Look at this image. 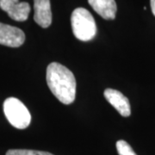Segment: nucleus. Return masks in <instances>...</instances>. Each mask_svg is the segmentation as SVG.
<instances>
[{"label":"nucleus","mask_w":155,"mask_h":155,"mask_svg":"<svg viewBox=\"0 0 155 155\" xmlns=\"http://www.w3.org/2000/svg\"><path fill=\"white\" fill-rule=\"evenodd\" d=\"M47 84L52 93L64 104H71L76 97V79L67 67L52 62L47 67Z\"/></svg>","instance_id":"f257e3e1"},{"label":"nucleus","mask_w":155,"mask_h":155,"mask_svg":"<svg viewBox=\"0 0 155 155\" xmlns=\"http://www.w3.org/2000/svg\"><path fill=\"white\" fill-rule=\"evenodd\" d=\"M71 23L72 33L79 41H89L96 36L97 25L94 17L86 9L79 7L72 11Z\"/></svg>","instance_id":"f03ea898"},{"label":"nucleus","mask_w":155,"mask_h":155,"mask_svg":"<svg viewBox=\"0 0 155 155\" xmlns=\"http://www.w3.org/2000/svg\"><path fill=\"white\" fill-rule=\"evenodd\" d=\"M4 113L8 122L18 129L28 127L31 122V115L27 107L16 97H8L4 102Z\"/></svg>","instance_id":"7ed1b4c3"},{"label":"nucleus","mask_w":155,"mask_h":155,"mask_svg":"<svg viewBox=\"0 0 155 155\" xmlns=\"http://www.w3.org/2000/svg\"><path fill=\"white\" fill-rule=\"evenodd\" d=\"M0 9L5 11L12 20L24 22L28 19L30 5L27 2L19 0H0Z\"/></svg>","instance_id":"20e7f679"},{"label":"nucleus","mask_w":155,"mask_h":155,"mask_svg":"<svg viewBox=\"0 0 155 155\" xmlns=\"http://www.w3.org/2000/svg\"><path fill=\"white\" fill-rule=\"evenodd\" d=\"M25 41V34L19 28L0 22V44L19 48Z\"/></svg>","instance_id":"39448f33"},{"label":"nucleus","mask_w":155,"mask_h":155,"mask_svg":"<svg viewBox=\"0 0 155 155\" xmlns=\"http://www.w3.org/2000/svg\"><path fill=\"white\" fill-rule=\"evenodd\" d=\"M104 97L113 106L118 113L123 117H127L131 115L130 104L122 92L114 89H106L104 91Z\"/></svg>","instance_id":"423d86ee"},{"label":"nucleus","mask_w":155,"mask_h":155,"mask_svg":"<svg viewBox=\"0 0 155 155\" xmlns=\"http://www.w3.org/2000/svg\"><path fill=\"white\" fill-rule=\"evenodd\" d=\"M34 20L41 28H47L52 23L50 0H34Z\"/></svg>","instance_id":"0eeeda50"},{"label":"nucleus","mask_w":155,"mask_h":155,"mask_svg":"<svg viewBox=\"0 0 155 155\" xmlns=\"http://www.w3.org/2000/svg\"><path fill=\"white\" fill-rule=\"evenodd\" d=\"M90 5L105 20L116 18L117 6L115 0H88Z\"/></svg>","instance_id":"6e6552de"},{"label":"nucleus","mask_w":155,"mask_h":155,"mask_svg":"<svg viewBox=\"0 0 155 155\" xmlns=\"http://www.w3.org/2000/svg\"><path fill=\"white\" fill-rule=\"evenodd\" d=\"M116 149L119 155H137L132 149L130 145L125 140H118L116 142Z\"/></svg>","instance_id":"1a4fd4ad"},{"label":"nucleus","mask_w":155,"mask_h":155,"mask_svg":"<svg viewBox=\"0 0 155 155\" xmlns=\"http://www.w3.org/2000/svg\"><path fill=\"white\" fill-rule=\"evenodd\" d=\"M5 155H54L48 152L35 151L27 149H11L9 150Z\"/></svg>","instance_id":"9d476101"},{"label":"nucleus","mask_w":155,"mask_h":155,"mask_svg":"<svg viewBox=\"0 0 155 155\" xmlns=\"http://www.w3.org/2000/svg\"><path fill=\"white\" fill-rule=\"evenodd\" d=\"M150 4H151V9L153 11V14L155 17V0H150Z\"/></svg>","instance_id":"9b49d317"}]
</instances>
